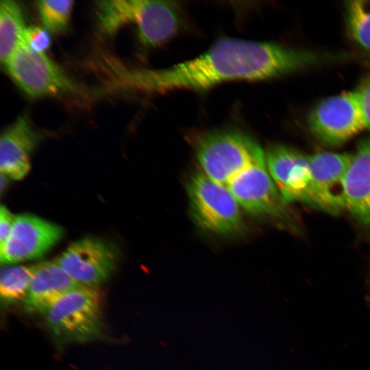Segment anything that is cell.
Returning <instances> with one entry per match:
<instances>
[{"instance_id": "1", "label": "cell", "mask_w": 370, "mask_h": 370, "mask_svg": "<svg viewBox=\"0 0 370 370\" xmlns=\"http://www.w3.org/2000/svg\"><path fill=\"white\" fill-rule=\"evenodd\" d=\"M314 52L281 44L225 37L197 57L160 69L122 71L126 89L145 92L204 90L226 82L264 81L319 60Z\"/></svg>"}, {"instance_id": "2", "label": "cell", "mask_w": 370, "mask_h": 370, "mask_svg": "<svg viewBox=\"0 0 370 370\" xmlns=\"http://www.w3.org/2000/svg\"><path fill=\"white\" fill-rule=\"evenodd\" d=\"M99 24L105 33L114 34L121 26L133 23L140 42L159 45L173 37L180 26V15L171 1L104 0L97 2Z\"/></svg>"}, {"instance_id": "3", "label": "cell", "mask_w": 370, "mask_h": 370, "mask_svg": "<svg viewBox=\"0 0 370 370\" xmlns=\"http://www.w3.org/2000/svg\"><path fill=\"white\" fill-rule=\"evenodd\" d=\"M45 314L59 343H84L102 334L101 297L97 288L79 286L69 291Z\"/></svg>"}, {"instance_id": "4", "label": "cell", "mask_w": 370, "mask_h": 370, "mask_svg": "<svg viewBox=\"0 0 370 370\" xmlns=\"http://www.w3.org/2000/svg\"><path fill=\"white\" fill-rule=\"evenodd\" d=\"M195 151L204 173L224 186L247 167L266 160V153L254 138L236 131L206 134Z\"/></svg>"}, {"instance_id": "5", "label": "cell", "mask_w": 370, "mask_h": 370, "mask_svg": "<svg viewBox=\"0 0 370 370\" xmlns=\"http://www.w3.org/2000/svg\"><path fill=\"white\" fill-rule=\"evenodd\" d=\"M188 195L193 218L202 228L219 234L241 230L239 204L226 186L197 173L188 182Z\"/></svg>"}, {"instance_id": "6", "label": "cell", "mask_w": 370, "mask_h": 370, "mask_svg": "<svg viewBox=\"0 0 370 370\" xmlns=\"http://www.w3.org/2000/svg\"><path fill=\"white\" fill-rule=\"evenodd\" d=\"M308 125L315 137L329 145L342 144L367 129L356 90L321 101L308 114Z\"/></svg>"}, {"instance_id": "7", "label": "cell", "mask_w": 370, "mask_h": 370, "mask_svg": "<svg viewBox=\"0 0 370 370\" xmlns=\"http://www.w3.org/2000/svg\"><path fill=\"white\" fill-rule=\"evenodd\" d=\"M16 84L28 96L41 97L77 92V86L45 53L23 44L4 66Z\"/></svg>"}, {"instance_id": "8", "label": "cell", "mask_w": 370, "mask_h": 370, "mask_svg": "<svg viewBox=\"0 0 370 370\" xmlns=\"http://www.w3.org/2000/svg\"><path fill=\"white\" fill-rule=\"evenodd\" d=\"M116 259L108 243L86 237L72 243L56 261L80 285L97 288L110 277Z\"/></svg>"}, {"instance_id": "9", "label": "cell", "mask_w": 370, "mask_h": 370, "mask_svg": "<svg viewBox=\"0 0 370 370\" xmlns=\"http://www.w3.org/2000/svg\"><path fill=\"white\" fill-rule=\"evenodd\" d=\"M62 235L59 225L34 215H18L7 241L0 247L1 262L10 264L40 258Z\"/></svg>"}, {"instance_id": "10", "label": "cell", "mask_w": 370, "mask_h": 370, "mask_svg": "<svg viewBox=\"0 0 370 370\" xmlns=\"http://www.w3.org/2000/svg\"><path fill=\"white\" fill-rule=\"evenodd\" d=\"M353 155L321 152L310 156L308 204L330 213L345 208L343 187Z\"/></svg>"}, {"instance_id": "11", "label": "cell", "mask_w": 370, "mask_h": 370, "mask_svg": "<svg viewBox=\"0 0 370 370\" xmlns=\"http://www.w3.org/2000/svg\"><path fill=\"white\" fill-rule=\"evenodd\" d=\"M245 210L258 215H276L284 208L285 201L263 161L247 167L226 186Z\"/></svg>"}, {"instance_id": "12", "label": "cell", "mask_w": 370, "mask_h": 370, "mask_svg": "<svg viewBox=\"0 0 370 370\" xmlns=\"http://www.w3.org/2000/svg\"><path fill=\"white\" fill-rule=\"evenodd\" d=\"M309 158L295 149L282 145H274L266 152L268 171L285 203L308 204Z\"/></svg>"}, {"instance_id": "13", "label": "cell", "mask_w": 370, "mask_h": 370, "mask_svg": "<svg viewBox=\"0 0 370 370\" xmlns=\"http://www.w3.org/2000/svg\"><path fill=\"white\" fill-rule=\"evenodd\" d=\"M40 138L27 118L19 116L1 136V173L14 180L23 178L30 169V154Z\"/></svg>"}, {"instance_id": "14", "label": "cell", "mask_w": 370, "mask_h": 370, "mask_svg": "<svg viewBox=\"0 0 370 370\" xmlns=\"http://www.w3.org/2000/svg\"><path fill=\"white\" fill-rule=\"evenodd\" d=\"M79 286L56 260L36 264L23 308L28 312L45 314L63 295Z\"/></svg>"}, {"instance_id": "15", "label": "cell", "mask_w": 370, "mask_h": 370, "mask_svg": "<svg viewBox=\"0 0 370 370\" xmlns=\"http://www.w3.org/2000/svg\"><path fill=\"white\" fill-rule=\"evenodd\" d=\"M345 208L370 229V139L353 155L343 187Z\"/></svg>"}, {"instance_id": "16", "label": "cell", "mask_w": 370, "mask_h": 370, "mask_svg": "<svg viewBox=\"0 0 370 370\" xmlns=\"http://www.w3.org/2000/svg\"><path fill=\"white\" fill-rule=\"evenodd\" d=\"M27 27L22 11L12 0L0 2V60L5 66L12 56L25 42Z\"/></svg>"}, {"instance_id": "17", "label": "cell", "mask_w": 370, "mask_h": 370, "mask_svg": "<svg viewBox=\"0 0 370 370\" xmlns=\"http://www.w3.org/2000/svg\"><path fill=\"white\" fill-rule=\"evenodd\" d=\"M35 265H16L1 269L0 294L2 307L24 301L35 271Z\"/></svg>"}, {"instance_id": "18", "label": "cell", "mask_w": 370, "mask_h": 370, "mask_svg": "<svg viewBox=\"0 0 370 370\" xmlns=\"http://www.w3.org/2000/svg\"><path fill=\"white\" fill-rule=\"evenodd\" d=\"M345 16L352 38L362 48L370 49V0L347 1Z\"/></svg>"}, {"instance_id": "19", "label": "cell", "mask_w": 370, "mask_h": 370, "mask_svg": "<svg viewBox=\"0 0 370 370\" xmlns=\"http://www.w3.org/2000/svg\"><path fill=\"white\" fill-rule=\"evenodd\" d=\"M45 28L58 33L67 27L73 5L72 0H41L36 2Z\"/></svg>"}, {"instance_id": "20", "label": "cell", "mask_w": 370, "mask_h": 370, "mask_svg": "<svg viewBox=\"0 0 370 370\" xmlns=\"http://www.w3.org/2000/svg\"><path fill=\"white\" fill-rule=\"evenodd\" d=\"M51 43L49 31L38 26L28 27L25 31V42L31 49L45 53Z\"/></svg>"}, {"instance_id": "21", "label": "cell", "mask_w": 370, "mask_h": 370, "mask_svg": "<svg viewBox=\"0 0 370 370\" xmlns=\"http://www.w3.org/2000/svg\"><path fill=\"white\" fill-rule=\"evenodd\" d=\"M356 90L360 97L367 129L370 130V75L363 79Z\"/></svg>"}, {"instance_id": "22", "label": "cell", "mask_w": 370, "mask_h": 370, "mask_svg": "<svg viewBox=\"0 0 370 370\" xmlns=\"http://www.w3.org/2000/svg\"><path fill=\"white\" fill-rule=\"evenodd\" d=\"M15 217L4 206L0 208V247H2L7 241L13 224Z\"/></svg>"}, {"instance_id": "23", "label": "cell", "mask_w": 370, "mask_h": 370, "mask_svg": "<svg viewBox=\"0 0 370 370\" xmlns=\"http://www.w3.org/2000/svg\"><path fill=\"white\" fill-rule=\"evenodd\" d=\"M6 177L7 176H5L4 174L1 173V184H0L1 193H3L4 188H5L6 183H7Z\"/></svg>"}]
</instances>
